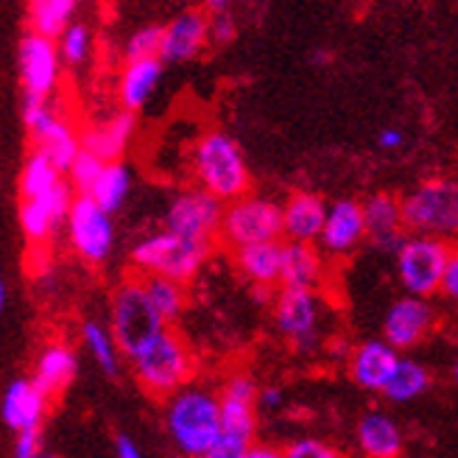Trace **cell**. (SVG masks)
<instances>
[{
    "label": "cell",
    "instance_id": "obj_1",
    "mask_svg": "<svg viewBox=\"0 0 458 458\" xmlns=\"http://www.w3.org/2000/svg\"><path fill=\"white\" fill-rule=\"evenodd\" d=\"M165 425L174 445L188 458H201L221 442V411L218 397L208 388H182L171 394Z\"/></svg>",
    "mask_w": 458,
    "mask_h": 458
},
{
    "label": "cell",
    "instance_id": "obj_2",
    "mask_svg": "<svg viewBox=\"0 0 458 458\" xmlns=\"http://www.w3.org/2000/svg\"><path fill=\"white\" fill-rule=\"evenodd\" d=\"M193 174L204 193L216 196L221 204L249 196V165L238 143L224 131L201 134L193 146Z\"/></svg>",
    "mask_w": 458,
    "mask_h": 458
},
{
    "label": "cell",
    "instance_id": "obj_3",
    "mask_svg": "<svg viewBox=\"0 0 458 458\" xmlns=\"http://www.w3.org/2000/svg\"><path fill=\"white\" fill-rule=\"evenodd\" d=\"M131 363H134V372H137L140 386L146 392L159 394V397L182 392L196 372V360H193V352L185 344V338L168 327L159 333Z\"/></svg>",
    "mask_w": 458,
    "mask_h": 458
},
{
    "label": "cell",
    "instance_id": "obj_4",
    "mask_svg": "<svg viewBox=\"0 0 458 458\" xmlns=\"http://www.w3.org/2000/svg\"><path fill=\"white\" fill-rule=\"evenodd\" d=\"M109 313H112L109 335L114 341V347L131 360L165 330L163 318L157 316L143 283H137V280H129L114 291Z\"/></svg>",
    "mask_w": 458,
    "mask_h": 458
},
{
    "label": "cell",
    "instance_id": "obj_5",
    "mask_svg": "<svg viewBox=\"0 0 458 458\" xmlns=\"http://www.w3.org/2000/svg\"><path fill=\"white\" fill-rule=\"evenodd\" d=\"M210 255V246L193 243L171 233H157L143 238L131 249V263L148 277H163L171 283H191Z\"/></svg>",
    "mask_w": 458,
    "mask_h": 458
},
{
    "label": "cell",
    "instance_id": "obj_6",
    "mask_svg": "<svg viewBox=\"0 0 458 458\" xmlns=\"http://www.w3.org/2000/svg\"><path fill=\"white\" fill-rule=\"evenodd\" d=\"M403 226L425 238L447 241L458 229V188L450 179L422 182L405 199H400Z\"/></svg>",
    "mask_w": 458,
    "mask_h": 458
},
{
    "label": "cell",
    "instance_id": "obj_7",
    "mask_svg": "<svg viewBox=\"0 0 458 458\" xmlns=\"http://www.w3.org/2000/svg\"><path fill=\"white\" fill-rule=\"evenodd\" d=\"M218 238L233 249L255 246V243H277L283 238V216L280 204L263 196H241L229 201L221 216Z\"/></svg>",
    "mask_w": 458,
    "mask_h": 458
},
{
    "label": "cell",
    "instance_id": "obj_8",
    "mask_svg": "<svg viewBox=\"0 0 458 458\" xmlns=\"http://www.w3.org/2000/svg\"><path fill=\"white\" fill-rule=\"evenodd\" d=\"M394 255H397L400 283L408 291V296H414V300H428V296L439 291L442 271H445L447 260L453 258V249L442 238L414 235V238H405Z\"/></svg>",
    "mask_w": 458,
    "mask_h": 458
},
{
    "label": "cell",
    "instance_id": "obj_9",
    "mask_svg": "<svg viewBox=\"0 0 458 458\" xmlns=\"http://www.w3.org/2000/svg\"><path fill=\"white\" fill-rule=\"evenodd\" d=\"M221 216H224V204L216 196L204 193L201 188L182 191L168 204L165 233L193 241V243L213 246V241L218 238V229H221Z\"/></svg>",
    "mask_w": 458,
    "mask_h": 458
},
{
    "label": "cell",
    "instance_id": "obj_10",
    "mask_svg": "<svg viewBox=\"0 0 458 458\" xmlns=\"http://www.w3.org/2000/svg\"><path fill=\"white\" fill-rule=\"evenodd\" d=\"M221 411V442L249 447L258 433V383L249 375L229 377L218 397Z\"/></svg>",
    "mask_w": 458,
    "mask_h": 458
},
{
    "label": "cell",
    "instance_id": "obj_11",
    "mask_svg": "<svg viewBox=\"0 0 458 458\" xmlns=\"http://www.w3.org/2000/svg\"><path fill=\"white\" fill-rule=\"evenodd\" d=\"M67 226H71V243L87 263H104L114 246L112 216L96 208L87 196L73 199L67 210Z\"/></svg>",
    "mask_w": 458,
    "mask_h": 458
},
{
    "label": "cell",
    "instance_id": "obj_12",
    "mask_svg": "<svg viewBox=\"0 0 458 458\" xmlns=\"http://www.w3.org/2000/svg\"><path fill=\"white\" fill-rule=\"evenodd\" d=\"M59 67L62 59L54 39L37 34H26L20 39V81L26 89V98L48 101L59 81Z\"/></svg>",
    "mask_w": 458,
    "mask_h": 458
},
{
    "label": "cell",
    "instance_id": "obj_13",
    "mask_svg": "<svg viewBox=\"0 0 458 458\" xmlns=\"http://www.w3.org/2000/svg\"><path fill=\"white\" fill-rule=\"evenodd\" d=\"M433 325H437V310H433V305L428 300L405 296V300H397L388 308L383 318V341L394 352L414 350L428 338Z\"/></svg>",
    "mask_w": 458,
    "mask_h": 458
},
{
    "label": "cell",
    "instance_id": "obj_14",
    "mask_svg": "<svg viewBox=\"0 0 458 458\" xmlns=\"http://www.w3.org/2000/svg\"><path fill=\"white\" fill-rule=\"evenodd\" d=\"M277 330L293 341L296 347H313L318 338V322H322V302L316 291H283L277 296Z\"/></svg>",
    "mask_w": 458,
    "mask_h": 458
},
{
    "label": "cell",
    "instance_id": "obj_15",
    "mask_svg": "<svg viewBox=\"0 0 458 458\" xmlns=\"http://www.w3.org/2000/svg\"><path fill=\"white\" fill-rule=\"evenodd\" d=\"M208 37V14L199 9H188L163 26V42H159V62H191L196 59Z\"/></svg>",
    "mask_w": 458,
    "mask_h": 458
},
{
    "label": "cell",
    "instance_id": "obj_16",
    "mask_svg": "<svg viewBox=\"0 0 458 458\" xmlns=\"http://www.w3.org/2000/svg\"><path fill=\"white\" fill-rule=\"evenodd\" d=\"M363 213V229L377 249L394 251L405 241V226H403V213H400V199L392 193H372L366 201H360Z\"/></svg>",
    "mask_w": 458,
    "mask_h": 458
},
{
    "label": "cell",
    "instance_id": "obj_17",
    "mask_svg": "<svg viewBox=\"0 0 458 458\" xmlns=\"http://www.w3.org/2000/svg\"><path fill=\"white\" fill-rule=\"evenodd\" d=\"M363 238H366V229H363L360 201L341 199L330 204L325 213L322 233H318V243L327 251H333V255H347V251H352Z\"/></svg>",
    "mask_w": 458,
    "mask_h": 458
},
{
    "label": "cell",
    "instance_id": "obj_18",
    "mask_svg": "<svg viewBox=\"0 0 458 458\" xmlns=\"http://www.w3.org/2000/svg\"><path fill=\"white\" fill-rule=\"evenodd\" d=\"M397 360H400V352H394L383 338L363 341L350 355V375L360 388H366V392H383Z\"/></svg>",
    "mask_w": 458,
    "mask_h": 458
},
{
    "label": "cell",
    "instance_id": "obj_19",
    "mask_svg": "<svg viewBox=\"0 0 458 458\" xmlns=\"http://www.w3.org/2000/svg\"><path fill=\"white\" fill-rule=\"evenodd\" d=\"M327 204L316 193H293L285 204H280L283 235L288 243H316L322 233Z\"/></svg>",
    "mask_w": 458,
    "mask_h": 458
},
{
    "label": "cell",
    "instance_id": "obj_20",
    "mask_svg": "<svg viewBox=\"0 0 458 458\" xmlns=\"http://www.w3.org/2000/svg\"><path fill=\"white\" fill-rule=\"evenodd\" d=\"M45 408H48V397H45L31 380H14L4 400H0V417L4 422L17 430V433H29L39 430Z\"/></svg>",
    "mask_w": 458,
    "mask_h": 458
},
{
    "label": "cell",
    "instance_id": "obj_21",
    "mask_svg": "<svg viewBox=\"0 0 458 458\" xmlns=\"http://www.w3.org/2000/svg\"><path fill=\"white\" fill-rule=\"evenodd\" d=\"M325 277V260L310 243H285L280 260L283 291H316Z\"/></svg>",
    "mask_w": 458,
    "mask_h": 458
},
{
    "label": "cell",
    "instance_id": "obj_22",
    "mask_svg": "<svg viewBox=\"0 0 458 458\" xmlns=\"http://www.w3.org/2000/svg\"><path fill=\"white\" fill-rule=\"evenodd\" d=\"M358 447L363 458H403L405 439L392 417L383 411H369L358 422Z\"/></svg>",
    "mask_w": 458,
    "mask_h": 458
},
{
    "label": "cell",
    "instance_id": "obj_23",
    "mask_svg": "<svg viewBox=\"0 0 458 458\" xmlns=\"http://www.w3.org/2000/svg\"><path fill=\"white\" fill-rule=\"evenodd\" d=\"M134 134V114L118 112L114 118L104 121L101 126H93L81 134V151L93 154L101 163H121V154L126 151Z\"/></svg>",
    "mask_w": 458,
    "mask_h": 458
},
{
    "label": "cell",
    "instance_id": "obj_24",
    "mask_svg": "<svg viewBox=\"0 0 458 458\" xmlns=\"http://www.w3.org/2000/svg\"><path fill=\"white\" fill-rule=\"evenodd\" d=\"M76 372H79L76 352L71 347H64V344H51V347L39 355L31 383L39 388L45 397H54V394L64 392V388L71 386Z\"/></svg>",
    "mask_w": 458,
    "mask_h": 458
},
{
    "label": "cell",
    "instance_id": "obj_25",
    "mask_svg": "<svg viewBox=\"0 0 458 458\" xmlns=\"http://www.w3.org/2000/svg\"><path fill=\"white\" fill-rule=\"evenodd\" d=\"M163 79V62L159 59H140V62H126L118 81V98L123 104V112H137L148 104L154 89Z\"/></svg>",
    "mask_w": 458,
    "mask_h": 458
},
{
    "label": "cell",
    "instance_id": "obj_26",
    "mask_svg": "<svg viewBox=\"0 0 458 458\" xmlns=\"http://www.w3.org/2000/svg\"><path fill=\"white\" fill-rule=\"evenodd\" d=\"M280 260H283V243H255L235 249V263L243 277L255 288H271L280 283Z\"/></svg>",
    "mask_w": 458,
    "mask_h": 458
},
{
    "label": "cell",
    "instance_id": "obj_27",
    "mask_svg": "<svg viewBox=\"0 0 458 458\" xmlns=\"http://www.w3.org/2000/svg\"><path fill=\"white\" fill-rule=\"evenodd\" d=\"M131 191V171L123 163H106L98 174V179L93 182L87 199L101 208L106 216H112L114 210L123 208V201Z\"/></svg>",
    "mask_w": 458,
    "mask_h": 458
},
{
    "label": "cell",
    "instance_id": "obj_28",
    "mask_svg": "<svg viewBox=\"0 0 458 458\" xmlns=\"http://www.w3.org/2000/svg\"><path fill=\"white\" fill-rule=\"evenodd\" d=\"M79 151H81V134L64 121H56L42 137H37V154L48 159L59 174H64L73 165Z\"/></svg>",
    "mask_w": 458,
    "mask_h": 458
},
{
    "label": "cell",
    "instance_id": "obj_29",
    "mask_svg": "<svg viewBox=\"0 0 458 458\" xmlns=\"http://www.w3.org/2000/svg\"><path fill=\"white\" fill-rule=\"evenodd\" d=\"M430 388V369L425 363L414 360V358H400L392 377H388L383 394L392 403H408L422 397Z\"/></svg>",
    "mask_w": 458,
    "mask_h": 458
},
{
    "label": "cell",
    "instance_id": "obj_30",
    "mask_svg": "<svg viewBox=\"0 0 458 458\" xmlns=\"http://www.w3.org/2000/svg\"><path fill=\"white\" fill-rule=\"evenodd\" d=\"M73 14H76V0H34L29 6L31 34L56 42L64 34V29L73 22Z\"/></svg>",
    "mask_w": 458,
    "mask_h": 458
},
{
    "label": "cell",
    "instance_id": "obj_31",
    "mask_svg": "<svg viewBox=\"0 0 458 458\" xmlns=\"http://www.w3.org/2000/svg\"><path fill=\"white\" fill-rule=\"evenodd\" d=\"M143 288L148 293V300L157 310V316L163 318V325H174L176 318L182 316L188 305V293H185V285L179 283H171V280H163V277H146L143 280Z\"/></svg>",
    "mask_w": 458,
    "mask_h": 458
},
{
    "label": "cell",
    "instance_id": "obj_32",
    "mask_svg": "<svg viewBox=\"0 0 458 458\" xmlns=\"http://www.w3.org/2000/svg\"><path fill=\"white\" fill-rule=\"evenodd\" d=\"M62 182V174L45 159L42 154H31L29 157V163L26 168H22V176H20V196L22 201H29V199H37L42 193H48L54 191L56 185Z\"/></svg>",
    "mask_w": 458,
    "mask_h": 458
},
{
    "label": "cell",
    "instance_id": "obj_33",
    "mask_svg": "<svg viewBox=\"0 0 458 458\" xmlns=\"http://www.w3.org/2000/svg\"><path fill=\"white\" fill-rule=\"evenodd\" d=\"M81 338L87 344L89 355H93V360L101 366L104 372L112 375L114 369H118V347H114L109 330L101 322H96V318H93V322H84L81 325Z\"/></svg>",
    "mask_w": 458,
    "mask_h": 458
},
{
    "label": "cell",
    "instance_id": "obj_34",
    "mask_svg": "<svg viewBox=\"0 0 458 458\" xmlns=\"http://www.w3.org/2000/svg\"><path fill=\"white\" fill-rule=\"evenodd\" d=\"M56 51H59V59H64L67 64H81L87 62L89 51H93V34H89V29L81 26V22H71V26L64 29V34L59 37Z\"/></svg>",
    "mask_w": 458,
    "mask_h": 458
},
{
    "label": "cell",
    "instance_id": "obj_35",
    "mask_svg": "<svg viewBox=\"0 0 458 458\" xmlns=\"http://www.w3.org/2000/svg\"><path fill=\"white\" fill-rule=\"evenodd\" d=\"M159 42H163V26H146L134 31L126 42V62H140V59H159Z\"/></svg>",
    "mask_w": 458,
    "mask_h": 458
},
{
    "label": "cell",
    "instance_id": "obj_36",
    "mask_svg": "<svg viewBox=\"0 0 458 458\" xmlns=\"http://www.w3.org/2000/svg\"><path fill=\"white\" fill-rule=\"evenodd\" d=\"M22 121H26V126L31 129L34 137H42L59 118H56V112L51 109L48 101H42V98H26V104H22Z\"/></svg>",
    "mask_w": 458,
    "mask_h": 458
},
{
    "label": "cell",
    "instance_id": "obj_37",
    "mask_svg": "<svg viewBox=\"0 0 458 458\" xmlns=\"http://www.w3.org/2000/svg\"><path fill=\"white\" fill-rule=\"evenodd\" d=\"M104 163L101 159H96L93 154H87V151H79V157L73 159V165L67 168L71 171V182H73V188L81 191V196L89 193V188H93V182L98 179Z\"/></svg>",
    "mask_w": 458,
    "mask_h": 458
},
{
    "label": "cell",
    "instance_id": "obj_38",
    "mask_svg": "<svg viewBox=\"0 0 458 458\" xmlns=\"http://www.w3.org/2000/svg\"><path fill=\"white\" fill-rule=\"evenodd\" d=\"M235 17L229 14L221 4H213V12L208 14V37L218 45H226L235 39Z\"/></svg>",
    "mask_w": 458,
    "mask_h": 458
},
{
    "label": "cell",
    "instance_id": "obj_39",
    "mask_svg": "<svg viewBox=\"0 0 458 458\" xmlns=\"http://www.w3.org/2000/svg\"><path fill=\"white\" fill-rule=\"evenodd\" d=\"M285 458H347L338 447H333L330 442L322 439H300L288 445V450H283Z\"/></svg>",
    "mask_w": 458,
    "mask_h": 458
},
{
    "label": "cell",
    "instance_id": "obj_40",
    "mask_svg": "<svg viewBox=\"0 0 458 458\" xmlns=\"http://www.w3.org/2000/svg\"><path fill=\"white\" fill-rule=\"evenodd\" d=\"M39 430H29V433H20V439L14 445V458H39Z\"/></svg>",
    "mask_w": 458,
    "mask_h": 458
},
{
    "label": "cell",
    "instance_id": "obj_41",
    "mask_svg": "<svg viewBox=\"0 0 458 458\" xmlns=\"http://www.w3.org/2000/svg\"><path fill=\"white\" fill-rule=\"evenodd\" d=\"M439 291H442L445 296H450V300H455V296H458V258H455V251H453V258L447 260V266H445V271H442Z\"/></svg>",
    "mask_w": 458,
    "mask_h": 458
},
{
    "label": "cell",
    "instance_id": "obj_42",
    "mask_svg": "<svg viewBox=\"0 0 458 458\" xmlns=\"http://www.w3.org/2000/svg\"><path fill=\"white\" fill-rule=\"evenodd\" d=\"M241 458H285V453L271 445H249Z\"/></svg>",
    "mask_w": 458,
    "mask_h": 458
},
{
    "label": "cell",
    "instance_id": "obj_43",
    "mask_svg": "<svg viewBox=\"0 0 458 458\" xmlns=\"http://www.w3.org/2000/svg\"><path fill=\"white\" fill-rule=\"evenodd\" d=\"M258 403L263 408H280L283 405V388H277V386L258 388Z\"/></svg>",
    "mask_w": 458,
    "mask_h": 458
},
{
    "label": "cell",
    "instance_id": "obj_44",
    "mask_svg": "<svg viewBox=\"0 0 458 458\" xmlns=\"http://www.w3.org/2000/svg\"><path fill=\"white\" fill-rule=\"evenodd\" d=\"M246 447H238V445H229V442H218L210 453H204L201 458H241Z\"/></svg>",
    "mask_w": 458,
    "mask_h": 458
},
{
    "label": "cell",
    "instance_id": "obj_45",
    "mask_svg": "<svg viewBox=\"0 0 458 458\" xmlns=\"http://www.w3.org/2000/svg\"><path fill=\"white\" fill-rule=\"evenodd\" d=\"M403 131L400 129H383L380 134H377V143H380V148H400L403 146Z\"/></svg>",
    "mask_w": 458,
    "mask_h": 458
},
{
    "label": "cell",
    "instance_id": "obj_46",
    "mask_svg": "<svg viewBox=\"0 0 458 458\" xmlns=\"http://www.w3.org/2000/svg\"><path fill=\"white\" fill-rule=\"evenodd\" d=\"M114 450H118V458H143V453L137 450V445L126 437H118L114 439Z\"/></svg>",
    "mask_w": 458,
    "mask_h": 458
},
{
    "label": "cell",
    "instance_id": "obj_47",
    "mask_svg": "<svg viewBox=\"0 0 458 458\" xmlns=\"http://www.w3.org/2000/svg\"><path fill=\"white\" fill-rule=\"evenodd\" d=\"M4 308H6V283L0 280V313H4Z\"/></svg>",
    "mask_w": 458,
    "mask_h": 458
},
{
    "label": "cell",
    "instance_id": "obj_48",
    "mask_svg": "<svg viewBox=\"0 0 458 458\" xmlns=\"http://www.w3.org/2000/svg\"><path fill=\"white\" fill-rule=\"evenodd\" d=\"M51 458H54V455H51Z\"/></svg>",
    "mask_w": 458,
    "mask_h": 458
}]
</instances>
